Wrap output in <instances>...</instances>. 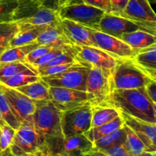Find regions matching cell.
<instances>
[{"mask_svg":"<svg viewBox=\"0 0 156 156\" xmlns=\"http://www.w3.org/2000/svg\"><path fill=\"white\" fill-rule=\"evenodd\" d=\"M102 105H108L134 118L156 124V104L152 101L144 88L113 90Z\"/></svg>","mask_w":156,"mask_h":156,"instance_id":"6da1fadb","label":"cell"},{"mask_svg":"<svg viewBox=\"0 0 156 156\" xmlns=\"http://www.w3.org/2000/svg\"><path fill=\"white\" fill-rule=\"evenodd\" d=\"M33 126L43 147L52 154L63 140L60 125L61 111L50 100L34 101Z\"/></svg>","mask_w":156,"mask_h":156,"instance_id":"7a4b0ae2","label":"cell"},{"mask_svg":"<svg viewBox=\"0 0 156 156\" xmlns=\"http://www.w3.org/2000/svg\"><path fill=\"white\" fill-rule=\"evenodd\" d=\"M57 12L44 8L40 0H18L12 21L28 26L50 25L59 21Z\"/></svg>","mask_w":156,"mask_h":156,"instance_id":"3957f363","label":"cell"},{"mask_svg":"<svg viewBox=\"0 0 156 156\" xmlns=\"http://www.w3.org/2000/svg\"><path fill=\"white\" fill-rule=\"evenodd\" d=\"M151 79L131 59H119L112 73L113 89L129 90L144 88Z\"/></svg>","mask_w":156,"mask_h":156,"instance_id":"277c9868","label":"cell"},{"mask_svg":"<svg viewBox=\"0 0 156 156\" xmlns=\"http://www.w3.org/2000/svg\"><path fill=\"white\" fill-rule=\"evenodd\" d=\"M60 125L64 137L84 134L91 126L90 104L61 111Z\"/></svg>","mask_w":156,"mask_h":156,"instance_id":"5b68a950","label":"cell"},{"mask_svg":"<svg viewBox=\"0 0 156 156\" xmlns=\"http://www.w3.org/2000/svg\"><path fill=\"white\" fill-rule=\"evenodd\" d=\"M73 55L78 63L84 66L95 67L112 75L119 59L104 50L88 46L71 45Z\"/></svg>","mask_w":156,"mask_h":156,"instance_id":"8992f818","label":"cell"},{"mask_svg":"<svg viewBox=\"0 0 156 156\" xmlns=\"http://www.w3.org/2000/svg\"><path fill=\"white\" fill-rule=\"evenodd\" d=\"M15 155H48L47 151L43 147L37 134L32 124L21 123L15 130L12 144L9 146Z\"/></svg>","mask_w":156,"mask_h":156,"instance_id":"52a82bcc","label":"cell"},{"mask_svg":"<svg viewBox=\"0 0 156 156\" xmlns=\"http://www.w3.org/2000/svg\"><path fill=\"white\" fill-rule=\"evenodd\" d=\"M136 30H143L155 35L156 25L138 22L111 13H105L99 24V31L117 38L123 34Z\"/></svg>","mask_w":156,"mask_h":156,"instance_id":"ba28073f","label":"cell"},{"mask_svg":"<svg viewBox=\"0 0 156 156\" xmlns=\"http://www.w3.org/2000/svg\"><path fill=\"white\" fill-rule=\"evenodd\" d=\"M105 12L85 3L62 7L58 12L60 19H67L93 30H99V24Z\"/></svg>","mask_w":156,"mask_h":156,"instance_id":"9c48e42d","label":"cell"},{"mask_svg":"<svg viewBox=\"0 0 156 156\" xmlns=\"http://www.w3.org/2000/svg\"><path fill=\"white\" fill-rule=\"evenodd\" d=\"M90 68L81 64L59 74L41 77L49 86L86 91V81Z\"/></svg>","mask_w":156,"mask_h":156,"instance_id":"30bf717a","label":"cell"},{"mask_svg":"<svg viewBox=\"0 0 156 156\" xmlns=\"http://www.w3.org/2000/svg\"><path fill=\"white\" fill-rule=\"evenodd\" d=\"M112 75L95 67L89 69L86 81V92L94 99L91 105H102L113 91Z\"/></svg>","mask_w":156,"mask_h":156,"instance_id":"8fae6325","label":"cell"},{"mask_svg":"<svg viewBox=\"0 0 156 156\" xmlns=\"http://www.w3.org/2000/svg\"><path fill=\"white\" fill-rule=\"evenodd\" d=\"M49 91L50 101L60 111L88 104L91 105L94 102L92 96L86 91L51 86Z\"/></svg>","mask_w":156,"mask_h":156,"instance_id":"7c38bea8","label":"cell"},{"mask_svg":"<svg viewBox=\"0 0 156 156\" xmlns=\"http://www.w3.org/2000/svg\"><path fill=\"white\" fill-rule=\"evenodd\" d=\"M2 90L5 95L12 112L19 122L33 125V115L35 111L34 101L15 88L2 84Z\"/></svg>","mask_w":156,"mask_h":156,"instance_id":"4fadbf2b","label":"cell"},{"mask_svg":"<svg viewBox=\"0 0 156 156\" xmlns=\"http://www.w3.org/2000/svg\"><path fill=\"white\" fill-rule=\"evenodd\" d=\"M93 40L98 48L104 50L117 59H131L136 52L119 38L107 34L99 30L89 28Z\"/></svg>","mask_w":156,"mask_h":156,"instance_id":"5bb4252c","label":"cell"},{"mask_svg":"<svg viewBox=\"0 0 156 156\" xmlns=\"http://www.w3.org/2000/svg\"><path fill=\"white\" fill-rule=\"evenodd\" d=\"M120 113L124 120V124L134 131L144 144L146 152H156V124L134 118L124 113Z\"/></svg>","mask_w":156,"mask_h":156,"instance_id":"9a60e30c","label":"cell"},{"mask_svg":"<svg viewBox=\"0 0 156 156\" xmlns=\"http://www.w3.org/2000/svg\"><path fill=\"white\" fill-rule=\"evenodd\" d=\"M120 16L138 22L156 25V15L149 0H128Z\"/></svg>","mask_w":156,"mask_h":156,"instance_id":"2e32d148","label":"cell"},{"mask_svg":"<svg viewBox=\"0 0 156 156\" xmlns=\"http://www.w3.org/2000/svg\"><path fill=\"white\" fill-rule=\"evenodd\" d=\"M59 24L71 44L97 47L89 28L67 19H60Z\"/></svg>","mask_w":156,"mask_h":156,"instance_id":"e0dca14e","label":"cell"},{"mask_svg":"<svg viewBox=\"0 0 156 156\" xmlns=\"http://www.w3.org/2000/svg\"><path fill=\"white\" fill-rule=\"evenodd\" d=\"M93 147V143L84 134H79L64 137L52 154L65 153L71 156H76Z\"/></svg>","mask_w":156,"mask_h":156,"instance_id":"ac0fdd59","label":"cell"},{"mask_svg":"<svg viewBox=\"0 0 156 156\" xmlns=\"http://www.w3.org/2000/svg\"><path fill=\"white\" fill-rule=\"evenodd\" d=\"M131 60L149 78L156 80V44L138 50Z\"/></svg>","mask_w":156,"mask_h":156,"instance_id":"d6986e66","label":"cell"},{"mask_svg":"<svg viewBox=\"0 0 156 156\" xmlns=\"http://www.w3.org/2000/svg\"><path fill=\"white\" fill-rule=\"evenodd\" d=\"M59 21L57 23L47 26V28L38 36L35 42L39 45H50L53 47L71 44L61 28Z\"/></svg>","mask_w":156,"mask_h":156,"instance_id":"ffe728a7","label":"cell"},{"mask_svg":"<svg viewBox=\"0 0 156 156\" xmlns=\"http://www.w3.org/2000/svg\"><path fill=\"white\" fill-rule=\"evenodd\" d=\"M18 25V31L10 43V47H20L35 42L41 32L45 30L48 25L28 26Z\"/></svg>","mask_w":156,"mask_h":156,"instance_id":"44dd1931","label":"cell"},{"mask_svg":"<svg viewBox=\"0 0 156 156\" xmlns=\"http://www.w3.org/2000/svg\"><path fill=\"white\" fill-rule=\"evenodd\" d=\"M126 43L136 53L138 50L155 44V35L143 30H136L130 33L123 34L119 37Z\"/></svg>","mask_w":156,"mask_h":156,"instance_id":"7402d4cb","label":"cell"},{"mask_svg":"<svg viewBox=\"0 0 156 156\" xmlns=\"http://www.w3.org/2000/svg\"><path fill=\"white\" fill-rule=\"evenodd\" d=\"M120 115V111L108 105H91V126H101Z\"/></svg>","mask_w":156,"mask_h":156,"instance_id":"603a6c76","label":"cell"},{"mask_svg":"<svg viewBox=\"0 0 156 156\" xmlns=\"http://www.w3.org/2000/svg\"><path fill=\"white\" fill-rule=\"evenodd\" d=\"M50 86L41 79L36 82L19 87L15 89L25 94L33 101H45L50 100Z\"/></svg>","mask_w":156,"mask_h":156,"instance_id":"cb8c5ba5","label":"cell"},{"mask_svg":"<svg viewBox=\"0 0 156 156\" xmlns=\"http://www.w3.org/2000/svg\"><path fill=\"white\" fill-rule=\"evenodd\" d=\"M123 125H124V120H123L122 116L120 115L117 118L113 120L112 121L108 122L105 124L95 126V127H91L86 133H84V135L93 143L103 137L104 136L107 135L119 128L123 127Z\"/></svg>","mask_w":156,"mask_h":156,"instance_id":"d4e9b609","label":"cell"},{"mask_svg":"<svg viewBox=\"0 0 156 156\" xmlns=\"http://www.w3.org/2000/svg\"><path fill=\"white\" fill-rule=\"evenodd\" d=\"M39 44L37 42H33L27 45L20 47H9L8 50L0 55V63L12 62H24L26 56L31 50L36 48Z\"/></svg>","mask_w":156,"mask_h":156,"instance_id":"484cf974","label":"cell"},{"mask_svg":"<svg viewBox=\"0 0 156 156\" xmlns=\"http://www.w3.org/2000/svg\"><path fill=\"white\" fill-rule=\"evenodd\" d=\"M126 134L124 129V125H123V127L119 128L104 136L103 137L93 143V146L99 150L105 151L114 146L123 144L126 142Z\"/></svg>","mask_w":156,"mask_h":156,"instance_id":"4316f807","label":"cell"},{"mask_svg":"<svg viewBox=\"0 0 156 156\" xmlns=\"http://www.w3.org/2000/svg\"><path fill=\"white\" fill-rule=\"evenodd\" d=\"M40 79L41 77L36 69H28L15 75L2 84L9 88H17L31 83V82H36Z\"/></svg>","mask_w":156,"mask_h":156,"instance_id":"83f0119b","label":"cell"},{"mask_svg":"<svg viewBox=\"0 0 156 156\" xmlns=\"http://www.w3.org/2000/svg\"><path fill=\"white\" fill-rule=\"evenodd\" d=\"M35 69L32 66L24 62H12L0 63V83L21 72Z\"/></svg>","mask_w":156,"mask_h":156,"instance_id":"f1b7e54d","label":"cell"},{"mask_svg":"<svg viewBox=\"0 0 156 156\" xmlns=\"http://www.w3.org/2000/svg\"><path fill=\"white\" fill-rule=\"evenodd\" d=\"M18 25L15 21L0 23V55L10 47V43L18 31Z\"/></svg>","mask_w":156,"mask_h":156,"instance_id":"f546056e","label":"cell"},{"mask_svg":"<svg viewBox=\"0 0 156 156\" xmlns=\"http://www.w3.org/2000/svg\"><path fill=\"white\" fill-rule=\"evenodd\" d=\"M124 129L126 134L125 145H126V149H127L130 156H138L142 152L146 151L144 144L142 143V141L137 136L136 134L134 133V131L125 124Z\"/></svg>","mask_w":156,"mask_h":156,"instance_id":"4dcf8cb0","label":"cell"},{"mask_svg":"<svg viewBox=\"0 0 156 156\" xmlns=\"http://www.w3.org/2000/svg\"><path fill=\"white\" fill-rule=\"evenodd\" d=\"M0 113L5 122L9 124L11 127H12L15 130L20 127L21 123L12 112L5 95L2 90V88L0 90Z\"/></svg>","mask_w":156,"mask_h":156,"instance_id":"1f68e13d","label":"cell"},{"mask_svg":"<svg viewBox=\"0 0 156 156\" xmlns=\"http://www.w3.org/2000/svg\"><path fill=\"white\" fill-rule=\"evenodd\" d=\"M18 0H0V23L12 22Z\"/></svg>","mask_w":156,"mask_h":156,"instance_id":"d6a6232c","label":"cell"},{"mask_svg":"<svg viewBox=\"0 0 156 156\" xmlns=\"http://www.w3.org/2000/svg\"><path fill=\"white\" fill-rule=\"evenodd\" d=\"M15 133V129L11 127L9 124L5 123L2 127H0V149L1 151L7 149L12 144L14 136Z\"/></svg>","mask_w":156,"mask_h":156,"instance_id":"836d02e7","label":"cell"},{"mask_svg":"<svg viewBox=\"0 0 156 156\" xmlns=\"http://www.w3.org/2000/svg\"><path fill=\"white\" fill-rule=\"evenodd\" d=\"M67 45H68V44H65V45L62 46H58V47H53L48 53H47L45 55H44L42 57H41L40 59H38L37 60L34 62L30 66H32L36 70L37 69L41 68L43 66L45 65L46 63H47L49 61L51 60L53 58H54L55 56H57L58 54L62 53V52L66 48Z\"/></svg>","mask_w":156,"mask_h":156,"instance_id":"e575fe53","label":"cell"},{"mask_svg":"<svg viewBox=\"0 0 156 156\" xmlns=\"http://www.w3.org/2000/svg\"><path fill=\"white\" fill-rule=\"evenodd\" d=\"M78 62H73V63H67V64H61V65L52 66L46 67V68L41 69L37 70L40 77H44V76H50L53 75L59 74V73H62L69 69L72 68L73 66L79 65Z\"/></svg>","mask_w":156,"mask_h":156,"instance_id":"d590c367","label":"cell"},{"mask_svg":"<svg viewBox=\"0 0 156 156\" xmlns=\"http://www.w3.org/2000/svg\"><path fill=\"white\" fill-rule=\"evenodd\" d=\"M53 47V46L50 45L37 46L36 48H34L33 50H31V51L26 56L25 59H24V62L29 64V65H31L34 62H35V61L37 60L38 59L42 57V56H44V55H45L46 53H48Z\"/></svg>","mask_w":156,"mask_h":156,"instance_id":"8d00e7d4","label":"cell"},{"mask_svg":"<svg viewBox=\"0 0 156 156\" xmlns=\"http://www.w3.org/2000/svg\"><path fill=\"white\" fill-rule=\"evenodd\" d=\"M102 152H105L107 156H130L125 143L114 146Z\"/></svg>","mask_w":156,"mask_h":156,"instance_id":"74e56055","label":"cell"},{"mask_svg":"<svg viewBox=\"0 0 156 156\" xmlns=\"http://www.w3.org/2000/svg\"><path fill=\"white\" fill-rule=\"evenodd\" d=\"M83 3L103 10L105 13H111L109 0H82Z\"/></svg>","mask_w":156,"mask_h":156,"instance_id":"f35d334b","label":"cell"},{"mask_svg":"<svg viewBox=\"0 0 156 156\" xmlns=\"http://www.w3.org/2000/svg\"><path fill=\"white\" fill-rule=\"evenodd\" d=\"M111 5V14L120 16L126 8L128 0H109Z\"/></svg>","mask_w":156,"mask_h":156,"instance_id":"ab89813d","label":"cell"},{"mask_svg":"<svg viewBox=\"0 0 156 156\" xmlns=\"http://www.w3.org/2000/svg\"><path fill=\"white\" fill-rule=\"evenodd\" d=\"M144 89L149 98L152 100V101L156 104V80L151 79L145 85Z\"/></svg>","mask_w":156,"mask_h":156,"instance_id":"60d3db41","label":"cell"},{"mask_svg":"<svg viewBox=\"0 0 156 156\" xmlns=\"http://www.w3.org/2000/svg\"><path fill=\"white\" fill-rule=\"evenodd\" d=\"M60 1L61 0H40L41 5L44 8L57 12L61 9Z\"/></svg>","mask_w":156,"mask_h":156,"instance_id":"b9f144b4","label":"cell"},{"mask_svg":"<svg viewBox=\"0 0 156 156\" xmlns=\"http://www.w3.org/2000/svg\"><path fill=\"white\" fill-rule=\"evenodd\" d=\"M76 156H107V155L105 152H102V151L93 147L92 149H89L88 151H85L84 152H82V153L79 154V155Z\"/></svg>","mask_w":156,"mask_h":156,"instance_id":"7bdbcfd3","label":"cell"},{"mask_svg":"<svg viewBox=\"0 0 156 156\" xmlns=\"http://www.w3.org/2000/svg\"><path fill=\"white\" fill-rule=\"evenodd\" d=\"M81 3H83L82 0H61L60 1L61 8L64 7V6L70 5L81 4Z\"/></svg>","mask_w":156,"mask_h":156,"instance_id":"ee69618b","label":"cell"},{"mask_svg":"<svg viewBox=\"0 0 156 156\" xmlns=\"http://www.w3.org/2000/svg\"><path fill=\"white\" fill-rule=\"evenodd\" d=\"M0 156H36V155H15L13 152L11 151L10 148L8 147L7 149H4V150L1 151L0 152ZM47 156V155H46Z\"/></svg>","mask_w":156,"mask_h":156,"instance_id":"f6af8a7d","label":"cell"},{"mask_svg":"<svg viewBox=\"0 0 156 156\" xmlns=\"http://www.w3.org/2000/svg\"><path fill=\"white\" fill-rule=\"evenodd\" d=\"M138 156H156V152H146V151H144Z\"/></svg>","mask_w":156,"mask_h":156,"instance_id":"bcb514c9","label":"cell"},{"mask_svg":"<svg viewBox=\"0 0 156 156\" xmlns=\"http://www.w3.org/2000/svg\"><path fill=\"white\" fill-rule=\"evenodd\" d=\"M47 156H71L70 155L65 153H55V154H50Z\"/></svg>","mask_w":156,"mask_h":156,"instance_id":"7dc6e473","label":"cell"},{"mask_svg":"<svg viewBox=\"0 0 156 156\" xmlns=\"http://www.w3.org/2000/svg\"><path fill=\"white\" fill-rule=\"evenodd\" d=\"M5 123H5V120H3L2 117L1 113H0V127H2V126L3 125L5 124Z\"/></svg>","mask_w":156,"mask_h":156,"instance_id":"c3c4849f","label":"cell"},{"mask_svg":"<svg viewBox=\"0 0 156 156\" xmlns=\"http://www.w3.org/2000/svg\"><path fill=\"white\" fill-rule=\"evenodd\" d=\"M1 88H2V85H1V83H0V90H1Z\"/></svg>","mask_w":156,"mask_h":156,"instance_id":"681fc988","label":"cell"},{"mask_svg":"<svg viewBox=\"0 0 156 156\" xmlns=\"http://www.w3.org/2000/svg\"><path fill=\"white\" fill-rule=\"evenodd\" d=\"M0 152H1V149H0Z\"/></svg>","mask_w":156,"mask_h":156,"instance_id":"f907efd6","label":"cell"}]
</instances>
